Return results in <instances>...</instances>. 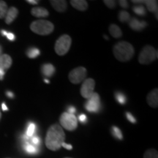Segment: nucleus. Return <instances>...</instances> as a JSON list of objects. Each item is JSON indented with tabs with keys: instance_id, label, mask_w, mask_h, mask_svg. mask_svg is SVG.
<instances>
[{
	"instance_id": "f257e3e1",
	"label": "nucleus",
	"mask_w": 158,
	"mask_h": 158,
	"mask_svg": "<svg viewBox=\"0 0 158 158\" xmlns=\"http://www.w3.org/2000/svg\"><path fill=\"white\" fill-rule=\"evenodd\" d=\"M65 133L59 124L51 125L47 131L45 136V146L51 151H58L64 143Z\"/></svg>"
},
{
	"instance_id": "f03ea898",
	"label": "nucleus",
	"mask_w": 158,
	"mask_h": 158,
	"mask_svg": "<svg viewBox=\"0 0 158 158\" xmlns=\"http://www.w3.org/2000/svg\"><path fill=\"white\" fill-rule=\"evenodd\" d=\"M113 53L116 59L120 62H125L133 58L135 50L130 43L121 41L114 45Z\"/></svg>"
},
{
	"instance_id": "7ed1b4c3",
	"label": "nucleus",
	"mask_w": 158,
	"mask_h": 158,
	"mask_svg": "<svg viewBox=\"0 0 158 158\" xmlns=\"http://www.w3.org/2000/svg\"><path fill=\"white\" fill-rule=\"evenodd\" d=\"M30 29L35 34L40 35H48L53 32L54 26L47 20H37L33 21L30 25Z\"/></svg>"
},
{
	"instance_id": "20e7f679",
	"label": "nucleus",
	"mask_w": 158,
	"mask_h": 158,
	"mask_svg": "<svg viewBox=\"0 0 158 158\" xmlns=\"http://www.w3.org/2000/svg\"><path fill=\"white\" fill-rule=\"evenodd\" d=\"M157 58V51L151 45H146L142 49L138 57V62L141 64H149Z\"/></svg>"
},
{
	"instance_id": "39448f33",
	"label": "nucleus",
	"mask_w": 158,
	"mask_h": 158,
	"mask_svg": "<svg viewBox=\"0 0 158 158\" xmlns=\"http://www.w3.org/2000/svg\"><path fill=\"white\" fill-rule=\"evenodd\" d=\"M72 39L68 35H63L59 37L55 43V52L59 56H64L70 50Z\"/></svg>"
},
{
	"instance_id": "423d86ee",
	"label": "nucleus",
	"mask_w": 158,
	"mask_h": 158,
	"mask_svg": "<svg viewBox=\"0 0 158 158\" xmlns=\"http://www.w3.org/2000/svg\"><path fill=\"white\" fill-rule=\"evenodd\" d=\"M61 125L62 127L69 131H73L78 127V120L74 114H70L68 112H64L59 118Z\"/></svg>"
},
{
	"instance_id": "0eeeda50",
	"label": "nucleus",
	"mask_w": 158,
	"mask_h": 158,
	"mask_svg": "<svg viewBox=\"0 0 158 158\" xmlns=\"http://www.w3.org/2000/svg\"><path fill=\"white\" fill-rule=\"evenodd\" d=\"M87 75L86 69L84 67H78L70 71L69 73V80L74 84H78L84 81Z\"/></svg>"
},
{
	"instance_id": "6e6552de",
	"label": "nucleus",
	"mask_w": 158,
	"mask_h": 158,
	"mask_svg": "<svg viewBox=\"0 0 158 158\" xmlns=\"http://www.w3.org/2000/svg\"><path fill=\"white\" fill-rule=\"evenodd\" d=\"M84 107L89 112H92V113L98 112L101 108L100 95L96 92H94L93 94L87 99V101L85 103Z\"/></svg>"
},
{
	"instance_id": "1a4fd4ad",
	"label": "nucleus",
	"mask_w": 158,
	"mask_h": 158,
	"mask_svg": "<svg viewBox=\"0 0 158 158\" xmlns=\"http://www.w3.org/2000/svg\"><path fill=\"white\" fill-rule=\"evenodd\" d=\"M95 81L93 78L85 79L81 87V94L85 99H89L94 93Z\"/></svg>"
},
{
	"instance_id": "9d476101",
	"label": "nucleus",
	"mask_w": 158,
	"mask_h": 158,
	"mask_svg": "<svg viewBox=\"0 0 158 158\" xmlns=\"http://www.w3.org/2000/svg\"><path fill=\"white\" fill-rule=\"evenodd\" d=\"M147 103L149 106L152 108H157L158 106V89H154L148 94L147 98Z\"/></svg>"
},
{
	"instance_id": "9b49d317",
	"label": "nucleus",
	"mask_w": 158,
	"mask_h": 158,
	"mask_svg": "<svg viewBox=\"0 0 158 158\" xmlns=\"http://www.w3.org/2000/svg\"><path fill=\"white\" fill-rule=\"evenodd\" d=\"M130 27L135 31H141L147 27V23L143 21H139L135 18H133L129 21Z\"/></svg>"
},
{
	"instance_id": "f8f14e48",
	"label": "nucleus",
	"mask_w": 158,
	"mask_h": 158,
	"mask_svg": "<svg viewBox=\"0 0 158 158\" xmlns=\"http://www.w3.org/2000/svg\"><path fill=\"white\" fill-rule=\"evenodd\" d=\"M51 6L55 10L59 13H63L67 9V2L64 0H51L50 1Z\"/></svg>"
},
{
	"instance_id": "ddd939ff",
	"label": "nucleus",
	"mask_w": 158,
	"mask_h": 158,
	"mask_svg": "<svg viewBox=\"0 0 158 158\" xmlns=\"http://www.w3.org/2000/svg\"><path fill=\"white\" fill-rule=\"evenodd\" d=\"M12 65L11 57L7 54H3L0 56V70L5 71L10 68Z\"/></svg>"
},
{
	"instance_id": "4468645a",
	"label": "nucleus",
	"mask_w": 158,
	"mask_h": 158,
	"mask_svg": "<svg viewBox=\"0 0 158 158\" xmlns=\"http://www.w3.org/2000/svg\"><path fill=\"white\" fill-rule=\"evenodd\" d=\"M18 14H19V10H18L16 7H10L7 12V14L5 15V23L7 24H10L16 19Z\"/></svg>"
},
{
	"instance_id": "2eb2a0df",
	"label": "nucleus",
	"mask_w": 158,
	"mask_h": 158,
	"mask_svg": "<svg viewBox=\"0 0 158 158\" xmlns=\"http://www.w3.org/2000/svg\"><path fill=\"white\" fill-rule=\"evenodd\" d=\"M70 4L79 11H85L88 8V3L84 0H71Z\"/></svg>"
},
{
	"instance_id": "dca6fc26",
	"label": "nucleus",
	"mask_w": 158,
	"mask_h": 158,
	"mask_svg": "<svg viewBox=\"0 0 158 158\" xmlns=\"http://www.w3.org/2000/svg\"><path fill=\"white\" fill-rule=\"evenodd\" d=\"M31 13L33 16L37 18H45L48 17L49 15L48 11L46 9L40 7H33L31 10Z\"/></svg>"
},
{
	"instance_id": "f3484780",
	"label": "nucleus",
	"mask_w": 158,
	"mask_h": 158,
	"mask_svg": "<svg viewBox=\"0 0 158 158\" xmlns=\"http://www.w3.org/2000/svg\"><path fill=\"white\" fill-rule=\"evenodd\" d=\"M43 74L46 77H51L55 73V68L51 64H44L41 68Z\"/></svg>"
},
{
	"instance_id": "a211bd4d",
	"label": "nucleus",
	"mask_w": 158,
	"mask_h": 158,
	"mask_svg": "<svg viewBox=\"0 0 158 158\" xmlns=\"http://www.w3.org/2000/svg\"><path fill=\"white\" fill-rule=\"evenodd\" d=\"M143 3L146 4L147 9L150 12L156 13V18L157 19V1H155V0H147V1H143Z\"/></svg>"
},
{
	"instance_id": "6ab92c4d",
	"label": "nucleus",
	"mask_w": 158,
	"mask_h": 158,
	"mask_svg": "<svg viewBox=\"0 0 158 158\" xmlns=\"http://www.w3.org/2000/svg\"><path fill=\"white\" fill-rule=\"evenodd\" d=\"M109 31L110 34L112 37H114V38H119L122 37V32L121 29L119 28V27H118L116 24H110L109 27Z\"/></svg>"
},
{
	"instance_id": "aec40b11",
	"label": "nucleus",
	"mask_w": 158,
	"mask_h": 158,
	"mask_svg": "<svg viewBox=\"0 0 158 158\" xmlns=\"http://www.w3.org/2000/svg\"><path fill=\"white\" fill-rule=\"evenodd\" d=\"M7 10H8V7L7 3L4 1H0V19L5 18Z\"/></svg>"
},
{
	"instance_id": "412c9836",
	"label": "nucleus",
	"mask_w": 158,
	"mask_h": 158,
	"mask_svg": "<svg viewBox=\"0 0 158 158\" xmlns=\"http://www.w3.org/2000/svg\"><path fill=\"white\" fill-rule=\"evenodd\" d=\"M118 19L121 22H127L130 20V15L129 13H127L125 10H122L118 13Z\"/></svg>"
},
{
	"instance_id": "4be33fe9",
	"label": "nucleus",
	"mask_w": 158,
	"mask_h": 158,
	"mask_svg": "<svg viewBox=\"0 0 158 158\" xmlns=\"http://www.w3.org/2000/svg\"><path fill=\"white\" fill-rule=\"evenodd\" d=\"M143 158H158V153L156 149H150L145 152Z\"/></svg>"
},
{
	"instance_id": "5701e85b",
	"label": "nucleus",
	"mask_w": 158,
	"mask_h": 158,
	"mask_svg": "<svg viewBox=\"0 0 158 158\" xmlns=\"http://www.w3.org/2000/svg\"><path fill=\"white\" fill-rule=\"evenodd\" d=\"M27 54L29 58H31V59L36 58L37 56H38L40 55V50L36 48H29V50L27 51Z\"/></svg>"
},
{
	"instance_id": "b1692460",
	"label": "nucleus",
	"mask_w": 158,
	"mask_h": 158,
	"mask_svg": "<svg viewBox=\"0 0 158 158\" xmlns=\"http://www.w3.org/2000/svg\"><path fill=\"white\" fill-rule=\"evenodd\" d=\"M133 11L135 12V13L138 15H145L147 14V11H146V8L142 5H138V6H135L133 7Z\"/></svg>"
},
{
	"instance_id": "393cba45",
	"label": "nucleus",
	"mask_w": 158,
	"mask_h": 158,
	"mask_svg": "<svg viewBox=\"0 0 158 158\" xmlns=\"http://www.w3.org/2000/svg\"><path fill=\"white\" fill-rule=\"evenodd\" d=\"M116 100L118 102V103L120 104H125L126 101H127V98L124 94H123L121 92H116L115 94Z\"/></svg>"
},
{
	"instance_id": "a878e982",
	"label": "nucleus",
	"mask_w": 158,
	"mask_h": 158,
	"mask_svg": "<svg viewBox=\"0 0 158 158\" xmlns=\"http://www.w3.org/2000/svg\"><path fill=\"white\" fill-rule=\"evenodd\" d=\"M35 124L34 123H29L28 127H27V135L28 137H31L33 135V134L35 133Z\"/></svg>"
},
{
	"instance_id": "bb28decb",
	"label": "nucleus",
	"mask_w": 158,
	"mask_h": 158,
	"mask_svg": "<svg viewBox=\"0 0 158 158\" xmlns=\"http://www.w3.org/2000/svg\"><path fill=\"white\" fill-rule=\"evenodd\" d=\"M112 132H113L114 135L115 136L116 138H117L118 139L120 140L122 139V134L119 128L116 127V126H113V127H112Z\"/></svg>"
},
{
	"instance_id": "cd10ccee",
	"label": "nucleus",
	"mask_w": 158,
	"mask_h": 158,
	"mask_svg": "<svg viewBox=\"0 0 158 158\" xmlns=\"http://www.w3.org/2000/svg\"><path fill=\"white\" fill-rule=\"evenodd\" d=\"M25 150L27 152H28L29 154H35L37 152V149L34 146L31 145V144H29L28 143H27L25 144Z\"/></svg>"
},
{
	"instance_id": "c85d7f7f",
	"label": "nucleus",
	"mask_w": 158,
	"mask_h": 158,
	"mask_svg": "<svg viewBox=\"0 0 158 158\" xmlns=\"http://www.w3.org/2000/svg\"><path fill=\"white\" fill-rule=\"evenodd\" d=\"M103 2L106 4V5L110 9H114L116 6V2L113 0H104Z\"/></svg>"
},
{
	"instance_id": "c756f323",
	"label": "nucleus",
	"mask_w": 158,
	"mask_h": 158,
	"mask_svg": "<svg viewBox=\"0 0 158 158\" xmlns=\"http://www.w3.org/2000/svg\"><path fill=\"white\" fill-rule=\"evenodd\" d=\"M126 116H127V118L130 122H131V123H135L136 122L135 117H134L131 114L129 113V112H127V113H126Z\"/></svg>"
},
{
	"instance_id": "7c9ffc66",
	"label": "nucleus",
	"mask_w": 158,
	"mask_h": 158,
	"mask_svg": "<svg viewBox=\"0 0 158 158\" xmlns=\"http://www.w3.org/2000/svg\"><path fill=\"white\" fill-rule=\"evenodd\" d=\"M118 3H119L120 6H121L122 7H123L124 9H127L128 7H129V4H128L127 1H124V0H121V1L118 2Z\"/></svg>"
},
{
	"instance_id": "2f4dec72",
	"label": "nucleus",
	"mask_w": 158,
	"mask_h": 158,
	"mask_svg": "<svg viewBox=\"0 0 158 158\" xmlns=\"http://www.w3.org/2000/svg\"><path fill=\"white\" fill-rule=\"evenodd\" d=\"M78 119L81 122H82V123H84V122L86 121V115H85V114H81V115L78 116Z\"/></svg>"
},
{
	"instance_id": "473e14b6",
	"label": "nucleus",
	"mask_w": 158,
	"mask_h": 158,
	"mask_svg": "<svg viewBox=\"0 0 158 158\" xmlns=\"http://www.w3.org/2000/svg\"><path fill=\"white\" fill-rule=\"evenodd\" d=\"M6 37H7V39L10 40L11 41H13L15 40V35L13 34V33H10V32H7V35H6Z\"/></svg>"
},
{
	"instance_id": "72a5a7b5",
	"label": "nucleus",
	"mask_w": 158,
	"mask_h": 158,
	"mask_svg": "<svg viewBox=\"0 0 158 158\" xmlns=\"http://www.w3.org/2000/svg\"><path fill=\"white\" fill-rule=\"evenodd\" d=\"M62 147L65 148V149H68V150H71V149H73V146L71 145V144H68V143H63Z\"/></svg>"
},
{
	"instance_id": "f704fd0d",
	"label": "nucleus",
	"mask_w": 158,
	"mask_h": 158,
	"mask_svg": "<svg viewBox=\"0 0 158 158\" xmlns=\"http://www.w3.org/2000/svg\"><path fill=\"white\" fill-rule=\"evenodd\" d=\"M31 142L35 145H37V144L40 143V138L38 137H33L32 139H31Z\"/></svg>"
},
{
	"instance_id": "c9c22d12",
	"label": "nucleus",
	"mask_w": 158,
	"mask_h": 158,
	"mask_svg": "<svg viewBox=\"0 0 158 158\" xmlns=\"http://www.w3.org/2000/svg\"><path fill=\"white\" fill-rule=\"evenodd\" d=\"M68 113L70 114H74L75 112H76V108H75L73 106H70V107L68 108Z\"/></svg>"
},
{
	"instance_id": "e433bc0d",
	"label": "nucleus",
	"mask_w": 158,
	"mask_h": 158,
	"mask_svg": "<svg viewBox=\"0 0 158 158\" xmlns=\"http://www.w3.org/2000/svg\"><path fill=\"white\" fill-rule=\"evenodd\" d=\"M27 2L31 5H37L39 2V1H37V0H27Z\"/></svg>"
},
{
	"instance_id": "4c0bfd02",
	"label": "nucleus",
	"mask_w": 158,
	"mask_h": 158,
	"mask_svg": "<svg viewBox=\"0 0 158 158\" xmlns=\"http://www.w3.org/2000/svg\"><path fill=\"white\" fill-rule=\"evenodd\" d=\"M7 97H9V98H14V94L13 93V92H10V91H8V92H7Z\"/></svg>"
},
{
	"instance_id": "58836bf2",
	"label": "nucleus",
	"mask_w": 158,
	"mask_h": 158,
	"mask_svg": "<svg viewBox=\"0 0 158 158\" xmlns=\"http://www.w3.org/2000/svg\"><path fill=\"white\" fill-rule=\"evenodd\" d=\"M2 110H4V111H5V110H8V108H7V106H6V105H5V102H3V103L2 104Z\"/></svg>"
},
{
	"instance_id": "ea45409f",
	"label": "nucleus",
	"mask_w": 158,
	"mask_h": 158,
	"mask_svg": "<svg viewBox=\"0 0 158 158\" xmlns=\"http://www.w3.org/2000/svg\"><path fill=\"white\" fill-rule=\"evenodd\" d=\"M133 3H135V4H138V3H143V1H132Z\"/></svg>"
},
{
	"instance_id": "a19ab883",
	"label": "nucleus",
	"mask_w": 158,
	"mask_h": 158,
	"mask_svg": "<svg viewBox=\"0 0 158 158\" xmlns=\"http://www.w3.org/2000/svg\"><path fill=\"white\" fill-rule=\"evenodd\" d=\"M2 34L3 35H5V36H6V35H7V31H6L5 30H2Z\"/></svg>"
},
{
	"instance_id": "79ce46f5",
	"label": "nucleus",
	"mask_w": 158,
	"mask_h": 158,
	"mask_svg": "<svg viewBox=\"0 0 158 158\" xmlns=\"http://www.w3.org/2000/svg\"><path fill=\"white\" fill-rule=\"evenodd\" d=\"M44 81H45V83H47V84H49V83H50V81L47 80V79H44Z\"/></svg>"
},
{
	"instance_id": "37998d69",
	"label": "nucleus",
	"mask_w": 158,
	"mask_h": 158,
	"mask_svg": "<svg viewBox=\"0 0 158 158\" xmlns=\"http://www.w3.org/2000/svg\"><path fill=\"white\" fill-rule=\"evenodd\" d=\"M2 46H1V45H0V56H1V54H2Z\"/></svg>"
},
{
	"instance_id": "c03bdc74",
	"label": "nucleus",
	"mask_w": 158,
	"mask_h": 158,
	"mask_svg": "<svg viewBox=\"0 0 158 158\" xmlns=\"http://www.w3.org/2000/svg\"><path fill=\"white\" fill-rule=\"evenodd\" d=\"M1 117H2V114H1V110H0V119H1Z\"/></svg>"
},
{
	"instance_id": "a18cd8bd",
	"label": "nucleus",
	"mask_w": 158,
	"mask_h": 158,
	"mask_svg": "<svg viewBox=\"0 0 158 158\" xmlns=\"http://www.w3.org/2000/svg\"><path fill=\"white\" fill-rule=\"evenodd\" d=\"M64 158H71V157H64Z\"/></svg>"
}]
</instances>
